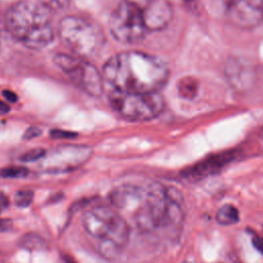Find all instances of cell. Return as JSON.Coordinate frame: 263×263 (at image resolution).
<instances>
[{
	"label": "cell",
	"mask_w": 263,
	"mask_h": 263,
	"mask_svg": "<svg viewBox=\"0 0 263 263\" xmlns=\"http://www.w3.org/2000/svg\"><path fill=\"white\" fill-rule=\"evenodd\" d=\"M82 226L91 236L103 239L119 250L128 240L126 221L110 206H95L82 217Z\"/></svg>",
	"instance_id": "cell-4"
},
{
	"label": "cell",
	"mask_w": 263,
	"mask_h": 263,
	"mask_svg": "<svg viewBox=\"0 0 263 263\" xmlns=\"http://www.w3.org/2000/svg\"><path fill=\"white\" fill-rule=\"evenodd\" d=\"M8 204V201H7V198L5 195H3L2 193H0V208H5L6 205Z\"/></svg>",
	"instance_id": "cell-25"
},
{
	"label": "cell",
	"mask_w": 263,
	"mask_h": 263,
	"mask_svg": "<svg viewBox=\"0 0 263 263\" xmlns=\"http://www.w3.org/2000/svg\"><path fill=\"white\" fill-rule=\"evenodd\" d=\"M41 134V130L38 127H29L24 135L25 139H32L38 137Z\"/></svg>",
	"instance_id": "cell-22"
},
{
	"label": "cell",
	"mask_w": 263,
	"mask_h": 263,
	"mask_svg": "<svg viewBox=\"0 0 263 263\" xmlns=\"http://www.w3.org/2000/svg\"><path fill=\"white\" fill-rule=\"evenodd\" d=\"M3 97L5 98V100L9 103H15L17 101V96L14 91L12 90H9V89H6V90H3Z\"/></svg>",
	"instance_id": "cell-23"
},
{
	"label": "cell",
	"mask_w": 263,
	"mask_h": 263,
	"mask_svg": "<svg viewBox=\"0 0 263 263\" xmlns=\"http://www.w3.org/2000/svg\"><path fill=\"white\" fill-rule=\"evenodd\" d=\"M223 14L239 29H253L263 21V0H223Z\"/></svg>",
	"instance_id": "cell-8"
},
{
	"label": "cell",
	"mask_w": 263,
	"mask_h": 263,
	"mask_svg": "<svg viewBox=\"0 0 263 263\" xmlns=\"http://www.w3.org/2000/svg\"><path fill=\"white\" fill-rule=\"evenodd\" d=\"M112 109L122 118L132 121H147L157 117L164 109V100L159 92H123L112 90L109 95Z\"/></svg>",
	"instance_id": "cell-5"
},
{
	"label": "cell",
	"mask_w": 263,
	"mask_h": 263,
	"mask_svg": "<svg viewBox=\"0 0 263 263\" xmlns=\"http://www.w3.org/2000/svg\"><path fill=\"white\" fill-rule=\"evenodd\" d=\"M142 189L134 185H122L110 193L111 202L117 208H125L127 204L142 196Z\"/></svg>",
	"instance_id": "cell-11"
},
{
	"label": "cell",
	"mask_w": 263,
	"mask_h": 263,
	"mask_svg": "<svg viewBox=\"0 0 263 263\" xmlns=\"http://www.w3.org/2000/svg\"><path fill=\"white\" fill-rule=\"evenodd\" d=\"M63 260H64L65 263H77L76 260H75L72 256H70V255H68V254H66V255L63 256Z\"/></svg>",
	"instance_id": "cell-26"
},
{
	"label": "cell",
	"mask_w": 263,
	"mask_h": 263,
	"mask_svg": "<svg viewBox=\"0 0 263 263\" xmlns=\"http://www.w3.org/2000/svg\"><path fill=\"white\" fill-rule=\"evenodd\" d=\"M33 197H34V192L32 190L23 189V190H18L14 194L13 201L18 208H27L33 201Z\"/></svg>",
	"instance_id": "cell-15"
},
{
	"label": "cell",
	"mask_w": 263,
	"mask_h": 263,
	"mask_svg": "<svg viewBox=\"0 0 263 263\" xmlns=\"http://www.w3.org/2000/svg\"><path fill=\"white\" fill-rule=\"evenodd\" d=\"M45 150L42 148H34L31 149L29 151H27L26 153H24L21 156V160L24 162H31V161H35L38 160L40 158H42L45 155Z\"/></svg>",
	"instance_id": "cell-18"
},
{
	"label": "cell",
	"mask_w": 263,
	"mask_h": 263,
	"mask_svg": "<svg viewBox=\"0 0 263 263\" xmlns=\"http://www.w3.org/2000/svg\"><path fill=\"white\" fill-rule=\"evenodd\" d=\"M29 175L28 168L25 166H8L0 170V176L4 178H24Z\"/></svg>",
	"instance_id": "cell-16"
},
{
	"label": "cell",
	"mask_w": 263,
	"mask_h": 263,
	"mask_svg": "<svg viewBox=\"0 0 263 263\" xmlns=\"http://www.w3.org/2000/svg\"><path fill=\"white\" fill-rule=\"evenodd\" d=\"M9 109H10V108H9L8 104H6V103L0 101V114H5V113H7V112L9 111Z\"/></svg>",
	"instance_id": "cell-24"
},
{
	"label": "cell",
	"mask_w": 263,
	"mask_h": 263,
	"mask_svg": "<svg viewBox=\"0 0 263 263\" xmlns=\"http://www.w3.org/2000/svg\"><path fill=\"white\" fill-rule=\"evenodd\" d=\"M141 14L149 32L164 29L173 18V6L170 0H125Z\"/></svg>",
	"instance_id": "cell-9"
},
{
	"label": "cell",
	"mask_w": 263,
	"mask_h": 263,
	"mask_svg": "<svg viewBox=\"0 0 263 263\" xmlns=\"http://www.w3.org/2000/svg\"><path fill=\"white\" fill-rule=\"evenodd\" d=\"M13 226L12 220L10 219H0V232L9 231Z\"/></svg>",
	"instance_id": "cell-21"
},
{
	"label": "cell",
	"mask_w": 263,
	"mask_h": 263,
	"mask_svg": "<svg viewBox=\"0 0 263 263\" xmlns=\"http://www.w3.org/2000/svg\"><path fill=\"white\" fill-rule=\"evenodd\" d=\"M18 245L21 248L30 251H41L47 249V243L44 238L35 233H27L20 237Z\"/></svg>",
	"instance_id": "cell-13"
},
{
	"label": "cell",
	"mask_w": 263,
	"mask_h": 263,
	"mask_svg": "<svg viewBox=\"0 0 263 263\" xmlns=\"http://www.w3.org/2000/svg\"><path fill=\"white\" fill-rule=\"evenodd\" d=\"M252 243L254 248L263 255V237L258 235V234H253L252 235Z\"/></svg>",
	"instance_id": "cell-19"
},
{
	"label": "cell",
	"mask_w": 263,
	"mask_h": 263,
	"mask_svg": "<svg viewBox=\"0 0 263 263\" xmlns=\"http://www.w3.org/2000/svg\"><path fill=\"white\" fill-rule=\"evenodd\" d=\"M48 9L39 2L20 0L5 12L4 25L9 35L26 47L40 49L53 40V27Z\"/></svg>",
	"instance_id": "cell-2"
},
{
	"label": "cell",
	"mask_w": 263,
	"mask_h": 263,
	"mask_svg": "<svg viewBox=\"0 0 263 263\" xmlns=\"http://www.w3.org/2000/svg\"><path fill=\"white\" fill-rule=\"evenodd\" d=\"M109 29L117 41L127 44L142 41L148 33L141 14L125 0H121L111 13Z\"/></svg>",
	"instance_id": "cell-7"
},
{
	"label": "cell",
	"mask_w": 263,
	"mask_h": 263,
	"mask_svg": "<svg viewBox=\"0 0 263 263\" xmlns=\"http://www.w3.org/2000/svg\"><path fill=\"white\" fill-rule=\"evenodd\" d=\"M53 62L78 88L91 97L102 95L103 74L84 58L59 52L53 57Z\"/></svg>",
	"instance_id": "cell-6"
},
{
	"label": "cell",
	"mask_w": 263,
	"mask_h": 263,
	"mask_svg": "<svg viewBox=\"0 0 263 263\" xmlns=\"http://www.w3.org/2000/svg\"><path fill=\"white\" fill-rule=\"evenodd\" d=\"M51 137L52 138H55V139H69V138H74L76 137L75 134H72L71 132H62L60 129H55V130H52L50 133Z\"/></svg>",
	"instance_id": "cell-20"
},
{
	"label": "cell",
	"mask_w": 263,
	"mask_h": 263,
	"mask_svg": "<svg viewBox=\"0 0 263 263\" xmlns=\"http://www.w3.org/2000/svg\"><path fill=\"white\" fill-rule=\"evenodd\" d=\"M104 80L113 90L123 92H158L167 82L170 70L159 58L140 50L116 53L102 69Z\"/></svg>",
	"instance_id": "cell-1"
},
{
	"label": "cell",
	"mask_w": 263,
	"mask_h": 263,
	"mask_svg": "<svg viewBox=\"0 0 263 263\" xmlns=\"http://www.w3.org/2000/svg\"><path fill=\"white\" fill-rule=\"evenodd\" d=\"M235 159V152L232 150L212 154L182 172V176L188 180L199 181L209 176L215 175Z\"/></svg>",
	"instance_id": "cell-10"
},
{
	"label": "cell",
	"mask_w": 263,
	"mask_h": 263,
	"mask_svg": "<svg viewBox=\"0 0 263 263\" xmlns=\"http://www.w3.org/2000/svg\"><path fill=\"white\" fill-rule=\"evenodd\" d=\"M61 42L81 58L93 57L103 48L106 37L99 25L79 15H66L58 26Z\"/></svg>",
	"instance_id": "cell-3"
},
{
	"label": "cell",
	"mask_w": 263,
	"mask_h": 263,
	"mask_svg": "<svg viewBox=\"0 0 263 263\" xmlns=\"http://www.w3.org/2000/svg\"><path fill=\"white\" fill-rule=\"evenodd\" d=\"M38 2L48 10L58 11L65 9L69 5L70 0H38Z\"/></svg>",
	"instance_id": "cell-17"
},
{
	"label": "cell",
	"mask_w": 263,
	"mask_h": 263,
	"mask_svg": "<svg viewBox=\"0 0 263 263\" xmlns=\"http://www.w3.org/2000/svg\"><path fill=\"white\" fill-rule=\"evenodd\" d=\"M216 220L221 225L235 224L239 220L238 210L234 205L226 203L218 210L216 214Z\"/></svg>",
	"instance_id": "cell-12"
},
{
	"label": "cell",
	"mask_w": 263,
	"mask_h": 263,
	"mask_svg": "<svg viewBox=\"0 0 263 263\" xmlns=\"http://www.w3.org/2000/svg\"><path fill=\"white\" fill-rule=\"evenodd\" d=\"M0 210H1V208H0Z\"/></svg>",
	"instance_id": "cell-27"
},
{
	"label": "cell",
	"mask_w": 263,
	"mask_h": 263,
	"mask_svg": "<svg viewBox=\"0 0 263 263\" xmlns=\"http://www.w3.org/2000/svg\"><path fill=\"white\" fill-rule=\"evenodd\" d=\"M198 91V82L193 77H184L178 83V92L187 100L193 99Z\"/></svg>",
	"instance_id": "cell-14"
}]
</instances>
